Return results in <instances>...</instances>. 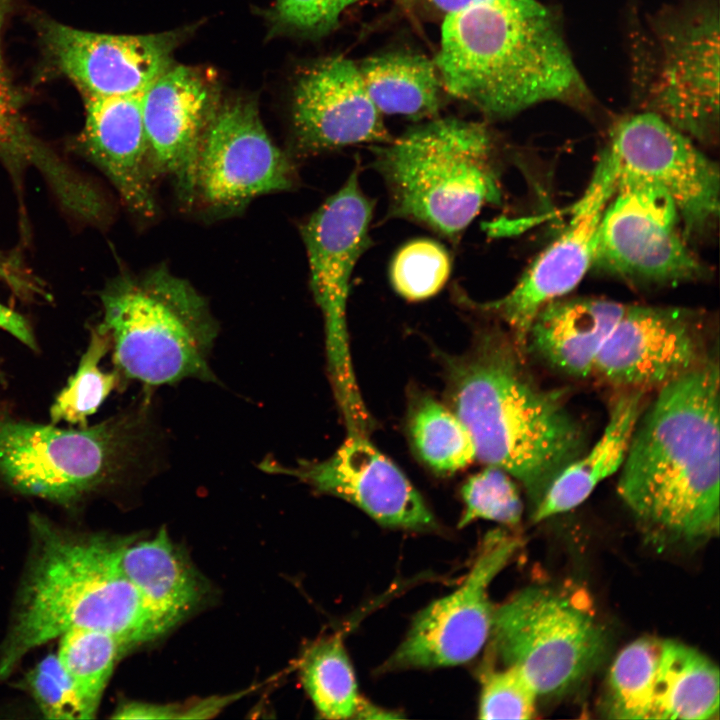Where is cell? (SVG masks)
Wrapping results in <instances>:
<instances>
[{
    "mask_svg": "<svg viewBox=\"0 0 720 720\" xmlns=\"http://www.w3.org/2000/svg\"><path fill=\"white\" fill-rule=\"evenodd\" d=\"M358 0H276L271 21L277 30L320 36L336 27Z\"/></svg>",
    "mask_w": 720,
    "mask_h": 720,
    "instance_id": "8d00e7d4",
    "label": "cell"
},
{
    "mask_svg": "<svg viewBox=\"0 0 720 720\" xmlns=\"http://www.w3.org/2000/svg\"><path fill=\"white\" fill-rule=\"evenodd\" d=\"M502 530L489 532L463 583L423 609L386 662L390 670L466 663L490 637L494 609L488 588L520 547Z\"/></svg>",
    "mask_w": 720,
    "mask_h": 720,
    "instance_id": "9a60e30c",
    "label": "cell"
},
{
    "mask_svg": "<svg viewBox=\"0 0 720 720\" xmlns=\"http://www.w3.org/2000/svg\"><path fill=\"white\" fill-rule=\"evenodd\" d=\"M462 498L465 509L460 527L476 519L516 525L522 516L523 504L513 478L495 466L471 476L462 488Z\"/></svg>",
    "mask_w": 720,
    "mask_h": 720,
    "instance_id": "836d02e7",
    "label": "cell"
},
{
    "mask_svg": "<svg viewBox=\"0 0 720 720\" xmlns=\"http://www.w3.org/2000/svg\"><path fill=\"white\" fill-rule=\"evenodd\" d=\"M608 146L615 155L617 179L666 193L676 206L687 239L712 230L719 216V168L694 140L644 110L616 122Z\"/></svg>",
    "mask_w": 720,
    "mask_h": 720,
    "instance_id": "7c38bea8",
    "label": "cell"
},
{
    "mask_svg": "<svg viewBox=\"0 0 720 720\" xmlns=\"http://www.w3.org/2000/svg\"><path fill=\"white\" fill-rule=\"evenodd\" d=\"M26 683L44 717L84 719L72 684L56 655L46 656L29 671Z\"/></svg>",
    "mask_w": 720,
    "mask_h": 720,
    "instance_id": "d590c367",
    "label": "cell"
},
{
    "mask_svg": "<svg viewBox=\"0 0 720 720\" xmlns=\"http://www.w3.org/2000/svg\"><path fill=\"white\" fill-rule=\"evenodd\" d=\"M358 65L366 91L383 115L435 117L444 90L434 60L409 52L371 56Z\"/></svg>",
    "mask_w": 720,
    "mask_h": 720,
    "instance_id": "d4e9b609",
    "label": "cell"
},
{
    "mask_svg": "<svg viewBox=\"0 0 720 720\" xmlns=\"http://www.w3.org/2000/svg\"><path fill=\"white\" fill-rule=\"evenodd\" d=\"M522 355L496 331L481 335L471 352L448 361V397L476 458L520 482L534 509L589 440L564 392L538 384Z\"/></svg>",
    "mask_w": 720,
    "mask_h": 720,
    "instance_id": "3957f363",
    "label": "cell"
},
{
    "mask_svg": "<svg viewBox=\"0 0 720 720\" xmlns=\"http://www.w3.org/2000/svg\"><path fill=\"white\" fill-rule=\"evenodd\" d=\"M43 40L59 70L83 98L144 93L172 65L180 35L101 34L46 22Z\"/></svg>",
    "mask_w": 720,
    "mask_h": 720,
    "instance_id": "ac0fdd59",
    "label": "cell"
},
{
    "mask_svg": "<svg viewBox=\"0 0 720 720\" xmlns=\"http://www.w3.org/2000/svg\"><path fill=\"white\" fill-rule=\"evenodd\" d=\"M8 3L0 0V160L15 173L31 169L46 175L55 167L58 154L32 132L3 59L2 32Z\"/></svg>",
    "mask_w": 720,
    "mask_h": 720,
    "instance_id": "1f68e13d",
    "label": "cell"
},
{
    "mask_svg": "<svg viewBox=\"0 0 720 720\" xmlns=\"http://www.w3.org/2000/svg\"><path fill=\"white\" fill-rule=\"evenodd\" d=\"M120 567L146 602L172 626L197 607L206 593L199 573L164 528L151 538L125 541Z\"/></svg>",
    "mask_w": 720,
    "mask_h": 720,
    "instance_id": "cb8c5ba5",
    "label": "cell"
},
{
    "mask_svg": "<svg viewBox=\"0 0 720 720\" xmlns=\"http://www.w3.org/2000/svg\"><path fill=\"white\" fill-rule=\"evenodd\" d=\"M409 428L417 453L437 472H456L476 458L465 424L453 410L433 399L425 398L416 405Z\"/></svg>",
    "mask_w": 720,
    "mask_h": 720,
    "instance_id": "4dcf8cb0",
    "label": "cell"
},
{
    "mask_svg": "<svg viewBox=\"0 0 720 720\" xmlns=\"http://www.w3.org/2000/svg\"><path fill=\"white\" fill-rule=\"evenodd\" d=\"M156 437L147 398L78 428L29 421L0 407V487L72 506L147 472Z\"/></svg>",
    "mask_w": 720,
    "mask_h": 720,
    "instance_id": "5b68a950",
    "label": "cell"
},
{
    "mask_svg": "<svg viewBox=\"0 0 720 720\" xmlns=\"http://www.w3.org/2000/svg\"><path fill=\"white\" fill-rule=\"evenodd\" d=\"M371 150L389 217L455 240L484 206L501 203L497 141L484 123L432 118Z\"/></svg>",
    "mask_w": 720,
    "mask_h": 720,
    "instance_id": "8992f818",
    "label": "cell"
},
{
    "mask_svg": "<svg viewBox=\"0 0 720 720\" xmlns=\"http://www.w3.org/2000/svg\"><path fill=\"white\" fill-rule=\"evenodd\" d=\"M101 302L98 326L110 337L121 379L148 387L217 381L209 356L218 327L188 283L160 270L143 279L122 278L104 290Z\"/></svg>",
    "mask_w": 720,
    "mask_h": 720,
    "instance_id": "52a82bcc",
    "label": "cell"
},
{
    "mask_svg": "<svg viewBox=\"0 0 720 720\" xmlns=\"http://www.w3.org/2000/svg\"><path fill=\"white\" fill-rule=\"evenodd\" d=\"M399 1H400V3H403V2H404V0H399Z\"/></svg>",
    "mask_w": 720,
    "mask_h": 720,
    "instance_id": "7bdbcfd3",
    "label": "cell"
},
{
    "mask_svg": "<svg viewBox=\"0 0 720 720\" xmlns=\"http://www.w3.org/2000/svg\"><path fill=\"white\" fill-rule=\"evenodd\" d=\"M144 93L85 97L81 147L109 179L128 208L152 216L155 202L150 184L151 163L146 138Z\"/></svg>",
    "mask_w": 720,
    "mask_h": 720,
    "instance_id": "44dd1931",
    "label": "cell"
},
{
    "mask_svg": "<svg viewBox=\"0 0 720 720\" xmlns=\"http://www.w3.org/2000/svg\"><path fill=\"white\" fill-rule=\"evenodd\" d=\"M450 256L443 245L427 238L404 244L394 255L390 280L394 290L409 301L436 295L448 281Z\"/></svg>",
    "mask_w": 720,
    "mask_h": 720,
    "instance_id": "d6a6232c",
    "label": "cell"
},
{
    "mask_svg": "<svg viewBox=\"0 0 720 720\" xmlns=\"http://www.w3.org/2000/svg\"><path fill=\"white\" fill-rule=\"evenodd\" d=\"M646 393L622 390L613 402L600 438L562 470L533 509L535 522L579 506L599 483L620 470L646 404Z\"/></svg>",
    "mask_w": 720,
    "mask_h": 720,
    "instance_id": "603a6c76",
    "label": "cell"
},
{
    "mask_svg": "<svg viewBox=\"0 0 720 720\" xmlns=\"http://www.w3.org/2000/svg\"><path fill=\"white\" fill-rule=\"evenodd\" d=\"M662 641L643 637L614 660L608 678L606 712L613 719H653L654 687Z\"/></svg>",
    "mask_w": 720,
    "mask_h": 720,
    "instance_id": "f1b7e54d",
    "label": "cell"
},
{
    "mask_svg": "<svg viewBox=\"0 0 720 720\" xmlns=\"http://www.w3.org/2000/svg\"><path fill=\"white\" fill-rule=\"evenodd\" d=\"M703 313L625 305L592 375L619 390H658L715 357Z\"/></svg>",
    "mask_w": 720,
    "mask_h": 720,
    "instance_id": "4fadbf2b",
    "label": "cell"
},
{
    "mask_svg": "<svg viewBox=\"0 0 720 720\" xmlns=\"http://www.w3.org/2000/svg\"><path fill=\"white\" fill-rule=\"evenodd\" d=\"M476 0H404L402 3L408 8H413L432 18L443 17L456 11Z\"/></svg>",
    "mask_w": 720,
    "mask_h": 720,
    "instance_id": "ab89813d",
    "label": "cell"
},
{
    "mask_svg": "<svg viewBox=\"0 0 720 720\" xmlns=\"http://www.w3.org/2000/svg\"><path fill=\"white\" fill-rule=\"evenodd\" d=\"M434 62L445 92L490 120L590 100L559 16L537 0H476L445 15Z\"/></svg>",
    "mask_w": 720,
    "mask_h": 720,
    "instance_id": "7a4b0ae2",
    "label": "cell"
},
{
    "mask_svg": "<svg viewBox=\"0 0 720 720\" xmlns=\"http://www.w3.org/2000/svg\"><path fill=\"white\" fill-rule=\"evenodd\" d=\"M176 707L147 703H129L122 705L113 715L119 719H165L178 718Z\"/></svg>",
    "mask_w": 720,
    "mask_h": 720,
    "instance_id": "f35d334b",
    "label": "cell"
},
{
    "mask_svg": "<svg viewBox=\"0 0 720 720\" xmlns=\"http://www.w3.org/2000/svg\"><path fill=\"white\" fill-rule=\"evenodd\" d=\"M625 305L592 298H558L533 319L524 352L568 377L592 375L596 359Z\"/></svg>",
    "mask_w": 720,
    "mask_h": 720,
    "instance_id": "7402d4cb",
    "label": "cell"
},
{
    "mask_svg": "<svg viewBox=\"0 0 720 720\" xmlns=\"http://www.w3.org/2000/svg\"><path fill=\"white\" fill-rule=\"evenodd\" d=\"M373 202L359 183L358 168L305 222L301 233L314 299L324 319L328 370L345 418L366 411L353 371L347 330L350 280L369 248Z\"/></svg>",
    "mask_w": 720,
    "mask_h": 720,
    "instance_id": "30bf717a",
    "label": "cell"
},
{
    "mask_svg": "<svg viewBox=\"0 0 720 720\" xmlns=\"http://www.w3.org/2000/svg\"><path fill=\"white\" fill-rule=\"evenodd\" d=\"M716 357L656 390L635 425L617 491L649 539L692 543L719 530Z\"/></svg>",
    "mask_w": 720,
    "mask_h": 720,
    "instance_id": "6da1fadb",
    "label": "cell"
},
{
    "mask_svg": "<svg viewBox=\"0 0 720 720\" xmlns=\"http://www.w3.org/2000/svg\"><path fill=\"white\" fill-rule=\"evenodd\" d=\"M292 104L295 135L306 151L392 139L350 59L331 57L307 69L296 83Z\"/></svg>",
    "mask_w": 720,
    "mask_h": 720,
    "instance_id": "d6986e66",
    "label": "cell"
},
{
    "mask_svg": "<svg viewBox=\"0 0 720 720\" xmlns=\"http://www.w3.org/2000/svg\"><path fill=\"white\" fill-rule=\"evenodd\" d=\"M304 688L324 718L354 717L360 698L353 668L341 638L314 643L300 662Z\"/></svg>",
    "mask_w": 720,
    "mask_h": 720,
    "instance_id": "83f0119b",
    "label": "cell"
},
{
    "mask_svg": "<svg viewBox=\"0 0 720 720\" xmlns=\"http://www.w3.org/2000/svg\"><path fill=\"white\" fill-rule=\"evenodd\" d=\"M110 351L109 335L98 325L92 328L77 370L50 407L51 423L88 426L89 417L98 411L112 390L121 383L115 370L106 372L100 367L102 358Z\"/></svg>",
    "mask_w": 720,
    "mask_h": 720,
    "instance_id": "f546056e",
    "label": "cell"
},
{
    "mask_svg": "<svg viewBox=\"0 0 720 720\" xmlns=\"http://www.w3.org/2000/svg\"><path fill=\"white\" fill-rule=\"evenodd\" d=\"M3 380H4V372H3V367L1 364V360H0V382H2Z\"/></svg>",
    "mask_w": 720,
    "mask_h": 720,
    "instance_id": "b9f144b4",
    "label": "cell"
},
{
    "mask_svg": "<svg viewBox=\"0 0 720 720\" xmlns=\"http://www.w3.org/2000/svg\"><path fill=\"white\" fill-rule=\"evenodd\" d=\"M719 712V670L683 643L662 641L654 687L653 719L707 720Z\"/></svg>",
    "mask_w": 720,
    "mask_h": 720,
    "instance_id": "484cf974",
    "label": "cell"
},
{
    "mask_svg": "<svg viewBox=\"0 0 720 720\" xmlns=\"http://www.w3.org/2000/svg\"><path fill=\"white\" fill-rule=\"evenodd\" d=\"M31 523L36 553L1 653L0 679L29 651L71 629L108 633L127 649L172 627L122 571L125 541L67 533L37 514Z\"/></svg>",
    "mask_w": 720,
    "mask_h": 720,
    "instance_id": "277c9868",
    "label": "cell"
},
{
    "mask_svg": "<svg viewBox=\"0 0 720 720\" xmlns=\"http://www.w3.org/2000/svg\"><path fill=\"white\" fill-rule=\"evenodd\" d=\"M538 694L527 678L515 667L488 672L482 683L479 717L481 719H530Z\"/></svg>",
    "mask_w": 720,
    "mask_h": 720,
    "instance_id": "e575fe53",
    "label": "cell"
},
{
    "mask_svg": "<svg viewBox=\"0 0 720 720\" xmlns=\"http://www.w3.org/2000/svg\"><path fill=\"white\" fill-rule=\"evenodd\" d=\"M650 48L638 64L643 109L692 140L719 134L717 0H681L649 17Z\"/></svg>",
    "mask_w": 720,
    "mask_h": 720,
    "instance_id": "ba28073f",
    "label": "cell"
},
{
    "mask_svg": "<svg viewBox=\"0 0 720 720\" xmlns=\"http://www.w3.org/2000/svg\"><path fill=\"white\" fill-rule=\"evenodd\" d=\"M292 184V165L271 141L256 105L238 100L217 108L199 153L197 192L231 208Z\"/></svg>",
    "mask_w": 720,
    "mask_h": 720,
    "instance_id": "2e32d148",
    "label": "cell"
},
{
    "mask_svg": "<svg viewBox=\"0 0 720 720\" xmlns=\"http://www.w3.org/2000/svg\"><path fill=\"white\" fill-rule=\"evenodd\" d=\"M592 265L621 278L678 284L704 276L672 199L660 189L618 180L597 233Z\"/></svg>",
    "mask_w": 720,
    "mask_h": 720,
    "instance_id": "8fae6325",
    "label": "cell"
},
{
    "mask_svg": "<svg viewBox=\"0 0 720 720\" xmlns=\"http://www.w3.org/2000/svg\"><path fill=\"white\" fill-rule=\"evenodd\" d=\"M617 163L609 146L602 152L582 196L574 204L566 228L531 263L505 296L477 309L496 316L509 328L524 353L530 325L549 302L564 297L592 266L604 210L617 186Z\"/></svg>",
    "mask_w": 720,
    "mask_h": 720,
    "instance_id": "5bb4252c",
    "label": "cell"
},
{
    "mask_svg": "<svg viewBox=\"0 0 720 720\" xmlns=\"http://www.w3.org/2000/svg\"><path fill=\"white\" fill-rule=\"evenodd\" d=\"M216 90L198 71L171 66L144 92L143 123L151 163L167 174L185 201L197 192L202 141L217 110Z\"/></svg>",
    "mask_w": 720,
    "mask_h": 720,
    "instance_id": "ffe728a7",
    "label": "cell"
},
{
    "mask_svg": "<svg viewBox=\"0 0 720 720\" xmlns=\"http://www.w3.org/2000/svg\"><path fill=\"white\" fill-rule=\"evenodd\" d=\"M496 656L517 668L538 696L559 694L599 664L603 628L558 592L527 587L494 609L490 632Z\"/></svg>",
    "mask_w": 720,
    "mask_h": 720,
    "instance_id": "9c48e42d",
    "label": "cell"
},
{
    "mask_svg": "<svg viewBox=\"0 0 720 720\" xmlns=\"http://www.w3.org/2000/svg\"><path fill=\"white\" fill-rule=\"evenodd\" d=\"M354 717L361 719H387L399 717V715H394L390 711H385L372 704L363 702L360 699Z\"/></svg>",
    "mask_w": 720,
    "mask_h": 720,
    "instance_id": "60d3db41",
    "label": "cell"
},
{
    "mask_svg": "<svg viewBox=\"0 0 720 720\" xmlns=\"http://www.w3.org/2000/svg\"><path fill=\"white\" fill-rule=\"evenodd\" d=\"M269 473L296 477L320 493L342 498L383 526L426 530L435 519L403 472L365 434H348L333 455L285 467L266 459Z\"/></svg>",
    "mask_w": 720,
    "mask_h": 720,
    "instance_id": "e0dca14e",
    "label": "cell"
},
{
    "mask_svg": "<svg viewBox=\"0 0 720 720\" xmlns=\"http://www.w3.org/2000/svg\"><path fill=\"white\" fill-rule=\"evenodd\" d=\"M59 638L58 662L72 684L83 718H94L124 648L112 635L92 629H71Z\"/></svg>",
    "mask_w": 720,
    "mask_h": 720,
    "instance_id": "4316f807",
    "label": "cell"
},
{
    "mask_svg": "<svg viewBox=\"0 0 720 720\" xmlns=\"http://www.w3.org/2000/svg\"><path fill=\"white\" fill-rule=\"evenodd\" d=\"M0 282L17 296L28 299L49 297L43 283L16 257L0 250Z\"/></svg>",
    "mask_w": 720,
    "mask_h": 720,
    "instance_id": "74e56055",
    "label": "cell"
}]
</instances>
